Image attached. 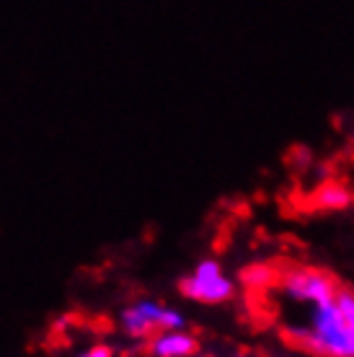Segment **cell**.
I'll list each match as a JSON object with an SVG mask.
<instances>
[{"label": "cell", "instance_id": "1", "mask_svg": "<svg viewBox=\"0 0 354 357\" xmlns=\"http://www.w3.org/2000/svg\"><path fill=\"white\" fill-rule=\"evenodd\" d=\"M287 342L316 357H354V326L339 313L337 303H321L305 311L300 324L284 329Z\"/></svg>", "mask_w": 354, "mask_h": 357}, {"label": "cell", "instance_id": "2", "mask_svg": "<svg viewBox=\"0 0 354 357\" xmlns=\"http://www.w3.org/2000/svg\"><path fill=\"white\" fill-rule=\"evenodd\" d=\"M277 290L284 301L313 308L331 303L339 293V285L334 282V277L316 267H287L277 275Z\"/></svg>", "mask_w": 354, "mask_h": 357}, {"label": "cell", "instance_id": "3", "mask_svg": "<svg viewBox=\"0 0 354 357\" xmlns=\"http://www.w3.org/2000/svg\"><path fill=\"white\" fill-rule=\"evenodd\" d=\"M178 290L192 298L197 303H207V305H217L231 301L233 293H236V285H233L231 277H225L220 261L217 259H202L194 267V272L189 277H184L178 282Z\"/></svg>", "mask_w": 354, "mask_h": 357}, {"label": "cell", "instance_id": "4", "mask_svg": "<svg viewBox=\"0 0 354 357\" xmlns=\"http://www.w3.org/2000/svg\"><path fill=\"white\" fill-rule=\"evenodd\" d=\"M151 352L155 357H189L197 352V340L184 329L160 331L158 337H153Z\"/></svg>", "mask_w": 354, "mask_h": 357}, {"label": "cell", "instance_id": "5", "mask_svg": "<svg viewBox=\"0 0 354 357\" xmlns=\"http://www.w3.org/2000/svg\"><path fill=\"white\" fill-rule=\"evenodd\" d=\"M313 202L321 210H344L352 202V192L339 181H326L313 192Z\"/></svg>", "mask_w": 354, "mask_h": 357}, {"label": "cell", "instance_id": "6", "mask_svg": "<svg viewBox=\"0 0 354 357\" xmlns=\"http://www.w3.org/2000/svg\"><path fill=\"white\" fill-rule=\"evenodd\" d=\"M122 326H124V331H127L130 337H137V340L151 337L153 329H155L151 319H148V316H145L137 305H130V308H124V311H122Z\"/></svg>", "mask_w": 354, "mask_h": 357}, {"label": "cell", "instance_id": "7", "mask_svg": "<svg viewBox=\"0 0 354 357\" xmlns=\"http://www.w3.org/2000/svg\"><path fill=\"white\" fill-rule=\"evenodd\" d=\"M272 280H275V272H272L269 267H264V264L248 267L246 272H243V282L251 287H266Z\"/></svg>", "mask_w": 354, "mask_h": 357}, {"label": "cell", "instance_id": "8", "mask_svg": "<svg viewBox=\"0 0 354 357\" xmlns=\"http://www.w3.org/2000/svg\"><path fill=\"white\" fill-rule=\"evenodd\" d=\"M339 313L346 319L349 326H354V290H346V287H339L337 298H334Z\"/></svg>", "mask_w": 354, "mask_h": 357}, {"label": "cell", "instance_id": "9", "mask_svg": "<svg viewBox=\"0 0 354 357\" xmlns=\"http://www.w3.org/2000/svg\"><path fill=\"white\" fill-rule=\"evenodd\" d=\"M184 313H178L176 308H166L163 311V319H160V331H174V329H184Z\"/></svg>", "mask_w": 354, "mask_h": 357}, {"label": "cell", "instance_id": "10", "mask_svg": "<svg viewBox=\"0 0 354 357\" xmlns=\"http://www.w3.org/2000/svg\"><path fill=\"white\" fill-rule=\"evenodd\" d=\"M80 357H111V347H107V344H96V347H91L86 355Z\"/></svg>", "mask_w": 354, "mask_h": 357}, {"label": "cell", "instance_id": "11", "mask_svg": "<svg viewBox=\"0 0 354 357\" xmlns=\"http://www.w3.org/2000/svg\"><path fill=\"white\" fill-rule=\"evenodd\" d=\"M349 145H352V151H354V135H352V140H349Z\"/></svg>", "mask_w": 354, "mask_h": 357}]
</instances>
